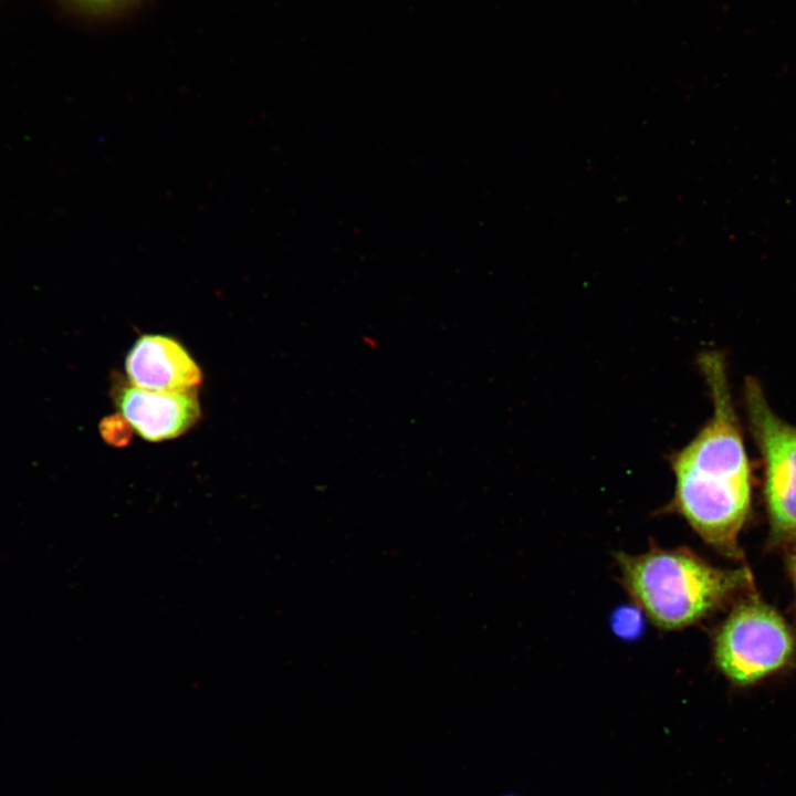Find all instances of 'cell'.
<instances>
[{"label":"cell","instance_id":"cell-9","mask_svg":"<svg viewBox=\"0 0 796 796\" xmlns=\"http://www.w3.org/2000/svg\"><path fill=\"white\" fill-rule=\"evenodd\" d=\"M794 570H795V577H796V561H795V565H794Z\"/></svg>","mask_w":796,"mask_h":796},{"label":"cell","instance_id":"cell-2","mask_svg":"<svg viewBox=\"0 0 796 796\" xmlns=\"http://www.w3.org/2000/svg\"><path fill=\"white\" fill-rule=\"evenodd\" d=\"M620 583L635 605L663 630L689 627L720 607L746 574L714 567L683 547L616 556Z\"/></svg>","mask_w":796,"mask_h":796},{"label":"cell","instance_id":"cell-10","mask_svg":"<svg viewBox=\"0 0 796 796\" xmlns=\"http://www.w3.org/2000/svg\"><path fill=\"white\" fill-rule=\"evenodd\" d=\"M509 796H513V795H509Z\"/></svg>","mask_w":796,"mask_h":796},{"label":"cell","instance_id":"cell-5","mask_svg":"<svg viewBox=\"0 0 796 796\" xmlns=\"http://www.w3.org/2000/svg\"><path fill=\"white\" fill-rule=\"evenodd\" d=\"M116 404L125 421L143 439L151 442L179 437L201 415L195 389L167 392L124 386L116 396Z\"/></svg>","mask_w":796,"mask_h":796},{"label":"cell","instance_id":"cell-8","mask_svg":"<svg viewBox=\"0 0 796 796\" xmlns=\"http://www.w3.org/2000/svg\"><path fill=\"white\" fill-rule=\"evenodd\" d=\"M74 3H77L80 6L91 8V9H100L104 8L111 4H114L121 0H70Z\"/></svg>","mask_w":796,"mask_h":796},{"label":"cell","instance_id":"cell-4","mask_svg":"<svg viewBox=\"0 0 796 796\" xmlns=\"http://www.w3.org/2000/svg\"><path fill=\"white\" fill-rule=\"evenodd\" d=\"M744 397L751 431L764 463L771 522L777 532L796 535V427L773 411L756 379H746Z\"/></svg>","mask_w":796,"mask_h":796},{"label":"cell","instance_id":"cell-6","mask_svg":"<svg viewBox=\"0 0 796 796\" xmlns=\"http://www.w3.org/2000/svg\"><path fill=\"white\" fill-rule=\"evenodd\" d=\"M125 370L132 385L154 391L196 389L202 379L189 352L177 339L160 334H146L134 343Z\"/></svg>","mask_w":796,"mask_h":796},{"label":"cell","instance_id":"cell-1","mask_svg":"<svg viewBox=\"0 0 796 796\" xmlns=\"http://www.w3.org/2000/svg\"><path fill=\"white\" fill-rule=\"evenodd\" d=\"M698 366L712 413L688 443L669 453L674 489L660 512L682 517L704 542L735 556L751 510V465L723 354L704 350Z\"/></svg>","mask_w":796,"mask_h":796},{"label":"cell","instance_id":"cell-3","mask_svg":"<svg viewBox=\"0 0 796 796\" xmlns=\"http://www.w3.org/2000/svg\"><path fill=\"white\" fill-rule=\"evenodd\" d=\"M793 651V636L784 619L757 603L737 606L720 627L714 640L718 668L741 685L781 669Z\"/></svg>","mask_w":796,"mask_h":796},{"label":"cell","instance_id":"cell-7","mask_svg":"<svg viewBox=\"0 0 796 796\" xmlns=\"http://www.w3.org/2000/svg\"><path fill=\"white\" fill-rule=\"evenodd\" d=\"M642 614L636 605L617 609L611 617L612 630L621 638H636L642 631Z\"/></svg>","mask_w":796,"mask_h":796}]
</instances>
